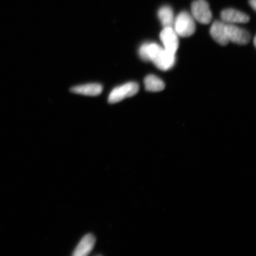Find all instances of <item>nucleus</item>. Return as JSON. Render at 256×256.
<instances>
[{
	"label": "nucleus",
	"mask_w": 256,
	"mask_h": 256,
	"mask_svg": "<svg viewBox=\"0 0 256 256\" xmlns=\"http://www.w3.org/2000/svg\"><path fill=\"white\" fill-rule=\"evenodd\" d=\"M139 55L144 62H152L162 71L172 68L176 62L175 55L155 43L142 44L139 50Z\"/></svg>",
	"instance_id": "obj_1"
},
{
	"label": "nucleus",
	"mask_w": 256,
	"mask_h": 256,
	"mask_svg": "<svg viewBox=\"0 0 256 256\" xmlns=\"http://www.w3.org/2000/svg\"><path fill=\"white\" fill-rule=\"evenodd\" d=\"M174 30L179 36L190 37L196 30L193 17L186 12H181L174 20Z\"/></svg>",
	"instance_id": "obj_2"
},
{
	"label": "nucleus",
	"mask_w": 256,
	"mask_h": 256,
	"mask_svg": "<svg viewBox=\"0 0 256 256\" xmlns=\"http://www.w3.org/2000/svg\"><path fill=\"white\" fill-rule=\"evenodd\" d=\"M139 85L135 82L126 83L119 86L112 90L108 96V103L114 104L118 103L124 98L132 97L139 91Z\"/></svg>",
	"instance_id": "obj_3"
},
{
	"label": "nucleus",
	"mask_w": 256,
	"mask_h": 256,
	"mask_svg": "<svg viewBox=\"0 0 256 256\" xmlns=\"http://www.w3.org/2000/svg\"><path fill=\"white\" fill-rule=\"evenodd\" d=\"M193 17L202 24H210L212 20V12L206 0H196L191 6Z\"/></svg>",
	"instance_id": "obj_4"
},
{
	"label": "nucleus",
	"mask_w": 256,
	"mask_h": 256,
	"mask_svg": "<svg viewBox=\"0 0 256 256\" xmlns=\"http://www.w3.org/2000/svg\"><path fill=\"white\" fill-rule=\"evenodd\" d=\"M160 39L164 44V49L175 55L178 48V34L172 27H166L160 34Z\"/></svg>",
	"instance_id": "obj_5"
},
{
	"label": "nucleus",
	"mask_w": 256,
	"mask_h": 256,
	"mask_svg": "<svg viewBox=\"0 0 256 256\" xmlns=\"http://www.w3.org/2000/svg\"><path fill=\"white\" fill-rule=\"evenodd\" d=\"M226 32L229 41L238 44H246L250 40L248 32L232 24H226Z\"/></svg>",
	"instance_id": "obj_6"
},
{
	"label": "nucleus",
	"mask_w": 256,
	"mask_h": 256,
	"mask_svg": "<svg viewBox=\"0 0 256 256\" xmlns=\"http://www.w3.org/2000/svg\"><path fill=\"white\" fill-rule=\"evenodd\" d=\"M224 23L228 24L236 23H248L250 20L248 16L242 12L232 8L224 10L220 14Z\"/></svg>",
	"instance_id": "obj_7"
},
{
	"label": "nucleus",
	"mask_w": 256,
	"mask_h": 256,
	"mask_svg": "<svg viewBox=\"0 0 256 256\" xmlns=\"http://www.w3.org/2000/svg\"><path fill=\"white\" fill-rule=\"evenodd\" d=\"M210 34L217 43L222 46H226L230 42L227 37L226 24L220 21H216L210 28Z\"/></svg>",
	"instance_id": "obj_8"
},
{
	"label": "nucleus",
	"mask_w": 256,
	"mask_h": 256,
	"mask_svg": "<svg viewBox=\"0 0 256 256\" xmlns=\"http://www.w3.org/2000/svg\"><path fill=\"white\" fill-rule=\"evenodd\" d=\"M96 243L95 236L92 234H88L83 236L73 252L74 256H87L94 249Z\"/></svg>",
	"instance_id": "obj_9"
},
{
	"label": "nucleus",
	"mask_w": 256,
	"mask_h": 256,
	"mask_svg": "<svg viewBox=\"0 0 256 256\" xmlns=\"http://www.w3.org/2000/svg\"><path fill=\"white\" fill-rule=\"evenodd\" d=\"M70 91L76 94L96 96L102 94L103 91V87L100 84L92 83V84L76 86V87L72 88Z\"/></svg>",
	"instance_id": "obj_10"
},
{
	"label": "nucleus",
	"mask_w": 256,
	"mask_h": 256,
	"mask_svg": "<svg viewBox=\"0 0 256 256\" xmlns=\"http://www.w3.org/2000/svg\"><path fill=\"white\" fill-rule=\"evenodd\" d=\"M144 84L146 90L152 92H158L165 88L164 82L158 76L153 75L146 76L144 79Z\"/></svg>",
	"instance_id": "obj_11"
},
{
	"label": "nucleus",
	"mask_w": 256,
	"mask_h": 256,
	"mask_svg": "<svg viewBox=\"0 0 256 256\" xmlns=\"http://www.w3.org/2000/svg\"><path fill=\"white\" fill-rule=\"evenodd\" d=\"M158 16L163 27H172L174 24V14L172 10L169 6H162L159 9Z\"/></svg>",
	"instance_id": "obj_12"
},
{
	"label": "nucleus",
	"mask_w": 256,
	"mask_h": 256,
	"mask_svg": "<svg viewBox=\"0 0 256 256\" xmlns=\"http://www.w3.org/2000/svg\"><path fill=\"white\" fill-rule=\"evenodd\" d=\"M250 5L252 6V8L255 10L256 7V0H250Z\"/></svg>",
	"instance_id": "obj_13"
},
{
	"label": "nucleus",
	"mask_w": 256,
	"mask_h": 256,
	"mask_svg": "<svg viewBox=\"0 0 256 256\" xmlns=\"http://www.w3.org/2000/svg\"><path fill=\"white\" fill-rule=\"evenodd\" d=\"M256 38L255 37L254 38V46H256Z\"/></svg>",
	"instance_id": "obj_14"
}]
</instances>
